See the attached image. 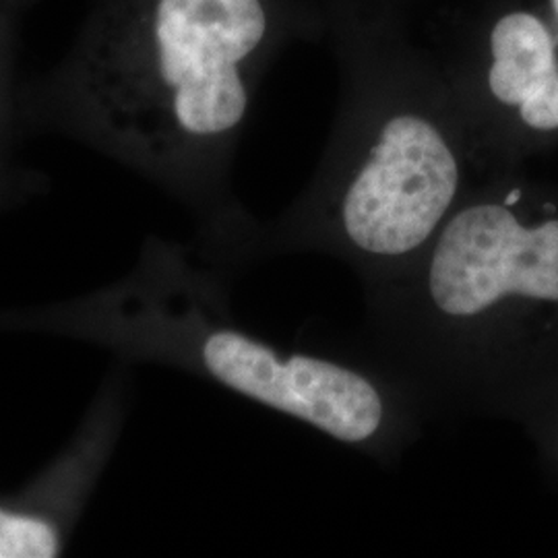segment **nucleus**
I'll use <instances>...</instances> for the list:
<instances>
[{
  "label": "nucleus",
  "mask_w": 558,
  "mask_h": 558,
  "mask_svg": "<svg viewBox=\"0 0 558 558\" xmlns=\"http://www.w3.org/2000/svg\"><path fill=\"white\" fill-rule=\"evenodd\" d=\"M59 527L50 519L0 507V558L59 557Z\"/></svg>",
  "instance_id": "obj_6"
},
{
  "label": "nucleus",
  "mask_w": 558,
  "mask_h": 558,
  "mask_svg": "<svg viewBox=\"0 0 558 558\" xmlns=\"http://www.w3.org/2000/svg\"><path fill=\"white\" fill-rule=\"evenodd\" d=\"M465 199L449 135L422 112L398 110L338 180L259 236L260 248L333 255L375 286L414 259Z\"/></svg>",
  "instance_id": "obj_4"
},
{
  "label": "nucleus",
  "mask_w": 558,
  "mask_h": 558,
  "mask_svg": "<svg viewBox=\"0 0 558 558\" xmlns=\"http://www.w3.org/2000/svg\"><path fill=\"white\" fill-rule=\"evenodd\" d=\"M366 294L373 360L428 412L513 403L558 359V205L519 186L468 197Z\"/></svg>",
  "instance_id": "obj_1"
},
{
  "label": "nucleus",
  "mask_w": 558,
  "mask_h": 558,
  "mask_svg": "<svg viewBox=\"0 0 558 558\" xmlns=\"http://www.w3.org/2000/svg\"><path fill=\"white\" fill-rule=\"evenodd\" d=\"M151 269L137 313L145 350L385 463L418 437L430 412L379 362L281 350L240 329L218 283L179 253H161Z\"/></svg>",
  "instance_id": "obj_3"
},
{
  "label": "nucleus",
  "mask_w": 558,
  "mask_h": 558,
  "mask_svg": "<svg viewBox=\"0 0 558 558\" xmlns=\"http://www.w3.org/2000/svg\"><path fill=\"white\" fill-rule=\"evenodd\" d=\"M267 32L260 0L117 4L75 66L85 117L156 168H180L230 137L246 117L242 62Z\"/></svg>",
  "instance_id": "obj_2"
},
{
  "label": "nucleus",
  "mask_w": 558,
  "mask_h": 558,
  "mask_svg": "<svg viewBox=\"0 0 558 558\" xmlns=\"http://www.w3.org/2000/svg\"><path fill=\"white\" fill-rule=\"evenodd\" d=\"M2 117H4V83L0 77V124H2Z\"/></svg>",
  "instance_id": "obj_9"
},
{
  "label": "nucleus",
  "mask_w": 558,
  "mask_h": 558,
  "mask_svg": "<svg viewBox=\"0 0 558 558\" xmlns=\"http://www.w3.org/2000/svg\"><path fill=\"white\" fill-rule=\"evenodd\" d=\"M518 117L534 133H557L558 69L539 81L534 92L519 104Z\"/></svg>",
  "instance_id": "obj_7"
},
{
  "label": "nucleus",
  "mask_w": 558,
  "mask_h": 558,
  "mask_svg": "<svg viewBox=\"0 0 558 558\" xmlns=\"http://www.w3.org/2000/svg\"><path fill=\"white\" fill-rule=\"evenodd\" d=\"M490 44L495 62L488 73V89L505 108L518 110L539 81L558 69L550 34L534 15L502 17Z\"/></svg>",
  "instance_id": "obj_5"
},
{
  "label": "nucleus",
  "mask_w": 558,
  "mask_h": 558,
  "mask_svg": "<svg viewBox=\"0 0 558 558\" xmlns=\"http://www.w3.org/2000/svg\"><path fill=\"white\" fill-rule=\"evenodd\" d=\"M544 433H546V442L553 447V451H555L558 459V408L553 420L546 418V422H544Z\"/></svg>",
  "instance_id": "obj_8"
},
{
  "label": "nucleus",
  "mask_w": 558,
  "mask_h": 558,
  "mask_svg": "<svg viewBox=\"0 0 558 558\" xmlns=\"http://www.w3.org/2000/svg\"><path fill=\"white\" fill-rule=\"evenodd\" d=\"M553 7H555V11H557L558 15V0H553Z\"/></svg>",
  "instance_id": "obj_10"
}]
</instances>
